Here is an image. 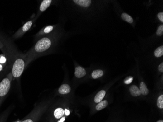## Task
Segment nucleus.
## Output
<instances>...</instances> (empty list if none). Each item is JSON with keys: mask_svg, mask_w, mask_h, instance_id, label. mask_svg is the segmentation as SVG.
Returning a JSON list of instances; mask_svg holds the SVG:
<instances>
[{"mask_svg": "<svg viewBox=\"0 0 163 122\" xmlns=\"http://www.w3.org/2000/svg\"><path fill=\"white\" fill-rule=\"evenodd\" d=\"M25 62L24 59L21 58L15 60L12 69V74L14 78L20 77L25 69Z\"/></svg>", "mask_w": 163, "mask_h": 122, "instance_id": "f257e3e1", "label": "nucleus"}, {"mask_svg": "<svg viewBox=\"0 0 163 122\" xmlns=\"http://www.w3.org/2000/svg\"><path fill=\"white\" fill-rule=\"evenodd\" d=\"M12 73L9 74L0 82V99L4 97L9 92L11 87Z\"/></svg>", "mask_w": 163, "mask_h": 122, "instance_id": "f03ea898", "label": "nucleus"}, {"mask_svg": "<svg viewBox=\"0 0 163 122\" xmlns=\"http://www.w3.org/2000/svg\"><path fill=\"white\" fill-rule=\"evenodd\" d=\"M51 45V41L48 38H43L40 40L35 45L34 49L38 52L46 51Z\"/></svg>", "mask_w": 163, "mask_h": 122, "instance_id": "7ed1b4c3", "label": "nucleus"}, {"mask_svg": "<svg viewBox=\"0 0 163 122\" xmlns=\"http://www.w3.org/2000/svg\"><path fill=\"white\" fill-rule=\"evenodd\" d=\"M86 71L84 68L81 67H77L76 68L75 71V75L78 78H82L86 75Z\"/></svg>", "mask_w": 163, "mask_h": 122, "instance_id": "20e7f679", "label": "nucleus"}, {"mask_svg": "<svg viewBox=\"0 0 163 122\" xmlns=\"http://www.w3.org/2000/svg\"><path fill=\"white\" fill-rule=\"evenodd\" d=\"M71 91L70 87L68 84H63L58 89L59 93L61 94H68Z\"/></svg>", "mask_w": 163, "mask_h": 122, "instance_id": "39448f33", "label": "nucleus"}, {"mask_svg": "<svg viewBox=\"0 0 163 122\" xmlns=\"http://www.w3.org/2000/svg\"><path fill=\"white\" fill-rule=\"evenodd\" d=\"M129 92L131 93V95L134 97H137L141 95L139 88L135 85H132L129 87Z\"/></svg>", "mask_w": 163, "mask_h": 122, "instance_id": "423d86ee", "label": "nucleus"}, {"mask_svg": "<svg viewBox=\"0 0 163 122\" xmlns=\"http://www.w3.org/2000/svg\"><path fill=\"white\" fill-rule=\"evenodd\" d=\"M73 2L77 5H79L81 7H87L91 4V1L90 0H74Z\"/></svg>", "mask_w": 163, "mask_h": 122, "instance_id": "0eeeda50", "label": "nucleus"}, {"mask_svg": "<svg viewBox=\"0 0 163 122\" xmlns=\"http://www.w3.org/2000/svg\"><path fill=\"white\" fill-rule=\"evenodd\" d=\"M106 93V91L103 90H102L100 92H99L95 97L94 102L96 103H99V102H100L103 99V98L105 97Z\"/></svg>", "mask_w": 163, "mask_h": 122, "instance_id": "6e6552de", "label": "nucleus"}, {"mask_svg": "<svg viewBox=\"0 0 163 122\" xmlns=\"http://www.w3.org/2000/svg\"><path fill=\"white\" fill-rule=\"evenodd\" d=\"M51 0H44L42 2L40 7V10L41 12H44L47 9L51 3Z\"/></svg>", "mask_w": 163, "mask_h": 122, "instance_id": "1a4fd4ad", "label": "nucleus"}, {"mask_svg": "<svg viewBox=\"0 0 163 122\" xmlns=\"http://www.w3.org/2000/svg\"><path fill=\"white\" fill-rule=\"evenodd\" d=\"M139 89L140 91L141 94H142L145 96H146L149 94V89H147V87H146V85L145 83L143 82H141Z\"/></svg>", "mask_w": 163, "mask_h": 122, "instance_id": "9d476101", "label": "nucleus"}, {"mask_svg": "<svg viewBox=\"0 0 163 122\" xmlns=\"http://www.w3.org/2000/svg\"><path fill=\"white\" fill-rule=\"evenodd\" d=\"M64 114V110H63L62 108H58L55 110L54 113V116L56 119H60L63 116Z\"/></svg>", "mask_w": 163, "mask_h": 122, "instance_id": "9b49d317", "label": "nucleus"}, {"mask_svg": "<svg viewBox=\"0 0 163 122\" xmlns=\"http://www.w3.org/2000/svg\"><path fill=\"white\" fill-rule=\"evenodd\" d=\"M103 72L102 70L97 69V70H94L91 74L92 78L96 79L97 78H100L103 75Z\"/></svg>", "mask_w": 163, "mask_h": 122, "instance_id": "f8f14e48", "label": "nucleus"}, {"mask_svg": "<svg viewBox=\"0 0 163 122\" xmlns=\"http://www.w3.org/2000/svg\"><path fill=\"white\" fill-rule=\"evenodd\" d=\"M108 105V102L107 100L101 101L98 103V105L96 106V109L98 111L101 110L103 109H105V107H107Z\"/></svg>", "mask_w": 163, "mask_h": 122, "instance_id": "ddd939ff", "label": "nucleus"}, {"mask_svg": "<svg viewBox=\"0 0 163 122\" xmlns=\"http://www.w3.org/2000/svg\"><path fill=\"white\" fill-rule=\"evenodd\" d=\"M121 18L122 19L124 20V21H127V23H130V24H132L133 22V20L132 18L130 15H128L127 13H123L122 14Z\"/></svg>", "mask_w": 163, "mask_h": 122, "instance_id": "4468645a", "label": "nucleus"}, {"mask_svg": "<svg viewBox=\"0 0 163 122\" xmlns=\"http://www.w3.org/2000/svg\"><path fill=\"white\" fill-rule=\"evenodd\" d=\"M154 56L156 57H160L163 55V46H159L155 50L154 52Z\"/></svg>", "mask_w": 163, "mask_h": 122, "instance_id": "2eb2a0df", "label": "nucleus"}, {"mask_svg": "<svg viewBox=\"0 0 163 122\" xmlns=\"http://www.w3.org/2000/svg\"><path fill=\"white\" fill-rule=\"evenodd\" d=\"M33 21H27V23L24 24L23 27H22V30L23 32L27 31L31 27L32 25Z\"/></svg>", "mask_w": 163, "mask_h": 122, "instance_id": "dca6fc26", "label": "nucleus"}, {"mask_svg": "<svg viewBox=\"0 0 163 122\" xmlns=\"http://www.w3.org/2000/svg\"><path fill=\"white\" fill-rule=\"evenodd\" d=\"M157 106L159 109H163V95H161L157 100Z\"/></svg>", "mask_w": 163, "mask_h": 122, "instance_id": "f3484780", "label": "nucleus"}, {"mask_svg": "<svg viewBox=\"0 0 163 122\" xmlns=\"http://www.w3.org/2000/svg\"><path fill=\"white\" fill-rule=\"evenodd\" d=\"M163 34V25H161L158 27L157 30L156 32V34L159 36H161Z\"/></svg>", "mask_w": 163, "mask_h": 122, "instance_id": "a211bd4d", "label": "nucleus"}, {"mask_svg": "<svg viewBox=\"0 0 163 122\" xmlns=\"http://www.w3.org/2000/svg\"><path fill=\"white\" fill-rule=\"evenodd\" d=\"M133 78L132 76H128L124 80V82L125 84L128 85V84H131V82H132Z\"/></svg>", "mask_w": 163, "mask_h": 122, "instance_id": "6ab92c4d", "label": "nucleus"}, {"mask_svg": "<svg viewBox=\"0 0 163 122\" xmlns=\"http://www.w3.org/2000/svg\"><path fill=\"white\" fill-rule=\"evenodd\" d=\"M53 26H47V27H46L44 29V31L45 33H49L50 32L53 30Z\"/></svg>", "mask_w": 163, "mask_h": 122, "instance_id": "aec40b11", "label": "nucleus"}, {"mask_svg": "<svg viewBox=\"0 0 163 122\" xmlns=\"http://www.w3.org/2000/svg\"><path fill=\"white\" fill-rule=\"evenodd\" d=\"M158 18L161 22H163V13L162 12L158 14Z\"/></svg>", "mask_w": 163, "mask_h": 122, "instance_id": "412c9836", "label": "nucleus"}, {"mask_svg": "<svg viewBox=\"0 0 163 122\" xmlns=\"http://www.w3.org/2000/svg\"><path fill=\"white\" fill-rule=\"evenodd\" d=\"M158 70L160 73L163 72V63H162L161 64H159L158 67Z\"/></svg>", "mask_w": 163, "mask_h": 122, "instance_id": "4be33fe9", "label": "nucleus"}, {"mask_svg": "<svg viewBox=\"0 0 163 122\" xmlns=\"http://www.w3.org/2000/svg\"><path fill=\"white\" fill-rule=\"evenodd\" d=\"M6 59L4 57L2 56L0 58V63H3L6 62Z\"/></svg>", "mask_w": 163, "mask_h": 122, "instance_id": "5701e85b", "label": "nucleus"}, {"mask_svg": "<svg viewBox=\"0 0 163 122\" xmlns=\"http://www.w3.org/2000/svg\"><path fill=\"white\" fill-rule=\"evenodd\" d=\"M64 111L65 113V115H66V116H69V115H70V112L69 110L65 109V110Z\"/></svg>", "mask_w": 163, "mask_h": 122, "instance_id": "b1692460", "label": "nucleus"}, {"mask_svg": "<svg viewBox=\"0 0 163 122\" xmlns=\"http://www.w3.org/2000/svg\"><path fill=\"white\" fill-rule=\"evenodd\" d=\"M65 117H62V118H61V119H60V121H59L58 122H64L65 121Z\"/></svg>", "mask_w": 163, "mask_h": 122, "instance_id": "393cba45", "label": "nucleus"}, {"mask_svg": "<svg viewBox=\"0 0 163 122\" xmlns=\"http://www.w3.org/2000/svg\"><path fill=\"white\" fill-rule=\"evenodd\" d=\"M23 122H33L32 120L31 119H27V120H25V121H23Z\"/></svg>", "mask_w": 163, "mask_h": 122, "instance_id": "a878e982", "label": "nucleus"}, {"mask_svg": "<svg viewBox=\"0 0 163 122\" xmlns=\"http://www.w3.org/2000/svg\"><path fill=\"white\" fill-rule=\"evenodd\" d=\"M2 68H3V67H2V64H0V71H1V70H2Z\"/></svg>", "mask_w": 163, "mask_h": 122, "instance_id": "bb28decb", "label": "nucleus"}, {"mask_svg": "<svg viewBox=\"0 0 163 122\" xmlns=\"http://www.w3.org/2000/svg\"><path fill=\"white\" fill-rule=\"evenodd\" d=\"M157 122H163V120H159L158 121H157Z\"/></svg>", "mask_w": 163, "mask_h": 122, "instance_id": "cd10ccee", "label": "nucleus"}, {"mask_svg": "<svg viewBox=\"0 0 163 122\" xmlns=\"http://www.w3.org/2000/svg\"></svg>", "mask_w": 163, "mask_h": 122, "instance_id": "c85d7f7f", "label": "nucleus"}]
</instances>
